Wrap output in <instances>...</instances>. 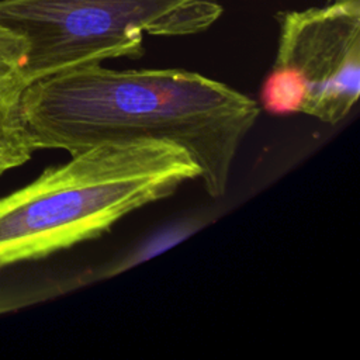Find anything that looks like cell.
Returning <instances> with one entry per match:
<instances>
[{"label":"cell","instance_id":"obj_1","mask_svg":"<svg viewBox=\"0 0 360 360\" xmlns=\"http://www.w3.org/2000/svg\"><path fill=\"white\" fill-rule=\"evenodd\" d=\"M35 149L70 156L97 145L155 139L187 152L204 190L222 197L260 107L233 87L184 69L87 65L37 79L21 94Z\"/></svg>","mask_w":360,"mask_h":360},{"label":"cell","instance_id":"obj_6","mask_svg":"<svg viewBox=\"0 0 360 360\" xmlns=\"http://www.w3.org/2000/svg\"><path fill=\"white\" fill-rule=\"evenodd\" d=\"M25 59V39L20 34L0 25V86L14 82L27 83L24 77Z\"/></svg>","mask_w":360,"mask_h":360},{"label":"cell","instance_id":"obj_3","mask_svg":"<svg viewBox=\"0 0 360 360\" xmlns=\"http://www.w3.org/2000/svg\"><path fill=\"white\" fill-rule=\"evenodd\" d=\"M221 14L215 0H0V25L27 42V83L108 59L139 58L145 35L197 34Z\"/></svg>","mask_w":360,"mask_h":360},{"label":"cell","instance_id":"obj_5","mask_svg":"<svg viewBox=\"0 0 360 360\" xmlns=\"http://www.w3.org/2000/svg\"><path fill=\"white\" fill-rule=\"evenodd\" d=\"M25 82L0 86V174L24 165L37 150L21 112Z\"/></svg>","mask_w":360,"mask_h":360},{"label":"cell","instance_id":"obj_2","mask_svg":"<svg viewBox=\"0 0 360 360\" xmlns=\"http://www.w3.org/2000/svg\"><path fill=\"white\" fill-rule=\"evenodd\" d=\"M195 179L187 152L163 141L104 143L73 155L0 198V269L98 238Z\"/></svg>","mask_w":360,"mask_h":360},{"label":"cell","instance_id":"obj_4","mask_svg":"<svg viewBox=\"0 0 360 360\" xmlns=\"http://www.w3.org/2000/svg\"><path fill=\"white\" fill-rule=\"evenodd\" d=\"M360 96V1L287 11L274 65L260 90L269 114H305L338 124Z\"/></svg>","mask_w":360,"mask_h":360}]
</instances>
